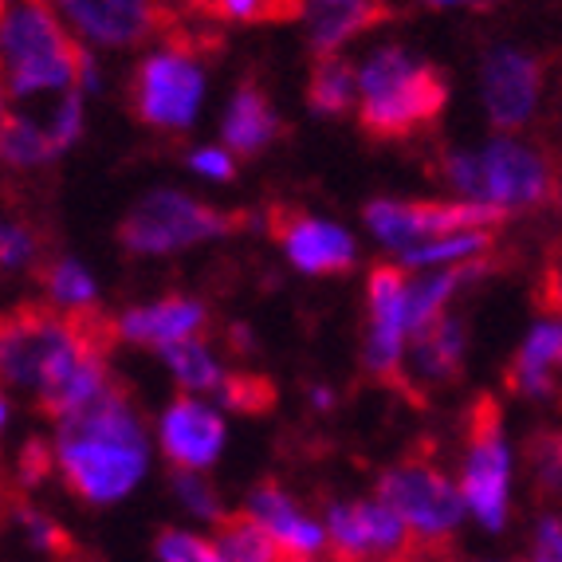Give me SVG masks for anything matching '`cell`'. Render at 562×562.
<instances>
[{
    "mask_svg": "<svg viewBox=\"0 0 562 562\" xmlns=\"http://www.w3.org/2000/svg\"><path fill=\"white\" fill-rule=\"evenodd\" d=\"M280 252L291 272L327 280V276H347L358 263V240L347 225H338L330 216L295 213L272 225Z\"/></svg>",
    "mask_w": 562,
    "mask_h": 562,
    "instance_id": "obj_16",
    "label": "cell"
},
{
    "mask_svg": "<svg viewBox=\"0 0 562 562\" xmlns=\"http://www.w3.org/2000/svg\"><path fill=\"white\" fill-rule=\"evenodd\" d=\"M280 562H315V559H291V554H288V559H280Z\"/></svg>",
    "mask_w": 562,
    "mask_h": 562,
    "instance_id": "obj_48",
    "label": "cell"
},
{
    "mask_svg": "<svg viewBox=\"0 0 562 562\" xmlns=\"http://www.w3.org/2000/svg\"><path fill=\"white\" fill-rule=\"evenodd\" d=\"M460 492L469 504V519L487 535L507 531L512 499H516V449L507 441L504 422L484 409L469 432V449L460 457Z\"/></svg>",
    "mask_w": 562,
    "mask_h": 562,
    "instance_id": "obj_8",
    "label": "cell"
},
{
    "mask_svg": "<svg viewBox=\"0 0 562 562\" xmlns=\"http://www.w3.org/2000/svg\"><path fill=\"white\" fill-rule=\"evenodd\" d=\"M307 106L319 119H338L358 106V64L347 56H323L307 79Z\"/></svg>",
    "mask_w": 562,
    "mask_h": 562,
    "instance_id": "obj_27",
    "label": "cell"
},
{
    "mask_svg": "<svg viewBox=\"0 0 562 562\" xmlns=\"http://www.w3.org/2000/svg\"><path fill=\"white\" fill-rule=\"evenodd\" d=\"M67 32L94 52H131L161 29V0H47Z\"/></svg>",
    "mask_w": 562,
    "mask_h": 562,
    "instance_id": "obj_15",
    "label": "cell"
},
{
    "mask_svg": "<svg viewBox=\"0 0 562 562\" xmlns=\"http://www.w3.org/2000/svg\"><path fill=\"white\" fill-rule=\"evenodd\" d=\"M437 173L452 198L480 201L504 216L543 205L554 189L547 154L516 134H492L480 146H452L441 154Z\"/></svg>",
    "mask_w": 562,
    "mask_h": 562,
    "instance_id": "obj_4",
    "label": "cell"
},
{
    "mask_svg": "<svg viewBox=\"0 0 562 562\" xmlns=\"http://www.w3.org/2000/svg\"><path fill=\"white\" fill-rule=\"evenodd\" d=\"M300 16L315 56H342L378 20V0H300Z\"/></svg>",
    "mask_w": 562,
    "mask_h": 562,
    "instance_id": "obj_22",
    "label": "cell"
},
{
    "mask_svg": "<svg viewBox=\"0 0 562 562\" xmlns=\"http://www.w3.org/2000/svg\"><path fill=\"white\" fill-rule=\"evenodd\" d=\"M402 562H405V559H402Z\"/></svg>",
    "mask_w": 562,
    "mask_h": 562,
    "instance_id": "obj_49",
    "label": "cell"
},
{
    "mask_svg": "<svg viewBox=\"0 0 562 562\" xmlns=\"http://www.w3.org/2000/svg\"><path fill=\"white\" fill-rule=\"evenodd\" d=\"M547 303H551V315H562V256L547 272Z\"/></svg>",
    "mask_w": 562,
    "mask_h": 562,
    "instance_id": "obj_43",
    "label": "cell"
},
{
    "mask_svg": "<svg viewBox=\"0 0 562 562\" xmlns=\"http://www.w3.org/2000/svg\"><path fill=\"white\" fill-rule=\"evenodd\" d=\"M36 252H40V240L24 221H4L0 225V268L4 276H16V272H29L32 263H36Z\"/></svg>",
    "mask_w": 562,
    "mask_h": 562,
    "instance_id": "obj_34",
    "label": "cell"
},
{
    "mask_svg": "<svg viewBox=\"0 0 562 562\" xmlns=\"http://www.w3.org/2000/svg\"><path fill=\"white\" fill-rule=\"evenodd\" d=\"M535 562H562V516H539L531 531Z\"/></svg>",
    "mask_w": 562,
    "mask_h": 562,
    "instance_id": "obj_40",
    "label": "cell"
},
{
    "mask_svg": "<svg viewBox=\"0 0 562 562\" xmlns=\"http://www.w3.org/2000/svg\"><path fill=\"white\" fill-rule=\"evenodd\" d=\"M0 374L36 397L52 422L87 409L111 390V366L87 330L52 307H20L0 330Z\"/></svg>",
    "mask_w": 562,
    "mask_h": 562,
    "instance_id": "obj_1",
    "label": "cell"
},
{
    "mask_svg": "<svg viewBox=\"0 0 562 562\" xmlns=\"http://www.w3.org/2000/svg\"><path fill=\"white\" fill-rule=\"evenodd\" d=\"M205 9L228 24H252V20L295 16L300 0H205Z\"/></svg>",
    "mask_w": 562,
    "mask_h": 562,
    "instance_id": "obj_33",
    "label": "cell"
},
{
    "mask_svg": "<svg viewBox=\"0 0 562 562\" xmlns=\"http://www.w3.org/2000/svg\"><path fill=\"white\" fill-rule=\"evenodd\" d=\"M303 397H307V409H315V413H330L338 405V390L327 382H311Z\"/></svg>",
    "mask_w": 562,
    "mask_h": 562,
    "instance_id": "obj_41",
    "label": "cell"
},
{
    "mask_svg": "<svg viewBox=\"0 0 562 562\" xmlns=\"http://www.w3.org/2000/svg\"><path fill=\"white\" fill-rule=\"evenodd\" d=\"M205 327L209 307L198 295H158V300L119 311V319H114V335L126 347L154 350V355L178 347V342H189V338H201Z\"/></svg>",
    "mask_w": 562,
    "mask_h": 562,
    "instance_id": "obj_17",
    "label": "cell"
},
{
    "mask_svg": "<svg viewBox=\"0 0 562 562\" xmlns=\"http://www.w3.org/2000/svg\"><path fill=\"white\" fill-rule=\"evenodd\" d=\"M464 358H469V323L460 319L457 311H449V315H441L437 323L413 335L405 374L425 390H441V385L460 378Z\"/></svg>",
    "mask_w": 562,
    "mask_h": 562,
    "instance_id": "obj_20",
    "label": "cell"
},
{
    "mask_svg": "<svg viewBox=\"0 0 562 562\" xmlns=\"http://www.w3.org/2000/svg\"><path fill=\"white\" fill-rule=\"evenodd\" d=\"M186 166L193 178L209 181V186H228L236 178V154L228 150L225 142H205V146H193L186 154Z\"/></svg>",
    "mask_w": 562,
    "mask_h": 562,
    "instance_id": "obj_36",
    "label": "cell"
},
{
    "mask_svg": "<svg viewBox=\"0 0 562 562\" xmlns=\"http://www.w3.org/2000/svg\"><path fill=\"white\" fill-rule=\"evenodd\" d=\"M12 417H16V405H12V397L4 394V402H0V425H4V432L12 429Z\"/></svg>",
    "mask_w": 562,
    "mask_h": 562,
    "instance_id": "obj_44",
    "label": "cell"
},
{
    "mask_svg": "<svg viewBox=\"0 0 562 562\" xmlns=\"http://www.w3.org/2000/svg\"><path fill=\"white\" fill-rule=\"evenodd\" d=\"M44 300L52 311H64L67 319H79L99 307V276L76 256H56L44 268Z\"/></svg>",
    "mask_w": 562,
    "mask_h": 562,
    "instance_id": "obj_25",
    "label": "cell"
},
{
    "mask_svg": "<svg viewBox=\"0 0 562 562\" xmlns=\"http://www.w3.org/2000/svg\"><path fill=\"white\" fill-rule=\"evenodd\" d=\"M76 91H83L87 99L106 91V64H103V52H94V47L79 44V59H76Z\"/></svg>",
    "mask_w": 562,
    "mask_h": 562,
    "instance_id": "obj_39",
    "label": "cell"
},
{
    "mask_svg": "<svg viewBox=\"0 0 562 562\" xmlns=\"http://www.w3.org/2000/svg\"><path fill=\"white\" fill-rule=\"evenodd\" d=\"M413 342L409 311V272L402 263H378L366 280V330L362 366L378 378L405 374V358Z\"/></svg>",
    "mask_w": 562,
    "mask_h": 562,
    "instance_id": "obj_11",
    "label": "cell"
},
{
    "mask_svg": "<svg viewBox=\"0 0 562 562\" xmlns=\"http://www.w3.org/2000/svg\"><path fill=\"white\" fill-rule=\"evenodd\" d=\"M44 126H47V134H52V142L59 146V154L76 150L87 134V94L76 91V87L56 94L44 111Z\"/></svg>",
    "mask_w": 562,
    "mask_h": 562,
    "instance_id": "obj_30",
    "label": "cell"
},
{
    "mask_svg": "<svg viewBox=\"0 0 562 562\" xmlns=\"http://www.w3.org/2000/svg\"><path fill=\"white\" fill-rule=\"evenodd\" d=\"M52 449L71 496L91 507H114L142 487L158 441L131 394L111 385L99 402L56 422Z\"/></svg>",
    "mask_w": 562,
    "mask_h": 562,
    "instance_id": "obj_2",
    "label": "cell"
},
{
    "mask_svg": "<svg viewBox=\"0 0 562 562\" xmlns=\"http://www.w3.org/2000/svg\"><path fill=\"white\" fill-rule=\"evenodd\" d=\"M362 221L385 252L394 260L425 240L449 233H472V228H492L504 221V213L480 201H402V198H374L362 209Z\"/></svg>",
    "mask_w": 562,
    "mask_h": 562,
    "instance_id": "obj_9",
    "label": "cell"
},
{
    "mask_svg": "<svg viewBox=\"0 0 562 562\" xmlns=\"http://www.w3.org/2000/svg\"><path fill=\"white\" fill-rule=\"evenodd\" d=\"M233 228L236 221L228 213L205 205L186 189L161 186L134 201L131 213L122 216L119 244L131 256H142V260H166V256L189 252L201 244L225 240Z\"/></svg>",
    "mask_w": 562,
    "mask_h": 562,
    "instance_id": "obj_6",
    "label": "cell"
},
{
    "mask_svg": "<svg viewBox=\"0 0 562 562\" xmlns=\"http://www.w3.org/2000/svg\"><path fill=\"white\" fill-rule=\"evenodd\" d=\"M378 496L405 519L413 543H445L469 519L460 480H452L437 464H397L382 472Z\"/></svg>",
    "mask_w": 562,
    "mask_h": 562,
    "instance_id": "obj_10",
    "label": "cell"
},
{
    "mask_svg": "<svg viewBox=\"0 0 562 562\" xmlns=\"http://www.w3.org/2000/svg\"><path fill=\"white\" fill-rule=\"evenodd\" d=\"M4 99L36 103L76 87L79 40L67 32L47 0H4L0 16Z\"/></svg>",
    "mask_w": 562,
    "mask_h": 562,
    "instance_id": "obj_5",
    "label": "cell"
},
{
    "mask_svg": "<svg viewBox=\"0 0 562 562\" xmlns=\"http://www.w3.org/2000/svg\"><path fill=\"white\" fill-rule=\"evenodd\" d=\"M268 402H272V385L256 374H236V370L228 374L225 390L216 394V405L225 413H260L268 409Z\"/></svg>",
    "mask_w": 562,
    "mask_h": 562,
    "instance_id": "obj_35",
    "label": "cell"
},
{
    "mask_svg": "<svg viewBox=\"0 0 562 562\" xmlns=\"http://www.w3.org/2000/svg\"><path fill=\"white\" fill-rule=\"evenodd\" d=\"M47 476H59V469H56V449H52V441H44V437H29V441L20 445L16 480L24 487H40Z\"/></svg>",
    "mask_w": 562,
    "mask_h": 562,
    "instance_id": "obj_38",
    "label": "cell"
},
{
    "mask_svg": "<svg viewBox=\"0 0 562 562\" xmlns=\"http://www.w3.org/2000/svg\"><path fill=\"white\" fill-rule=\"evenodd\" d=\"M323 524H327L330 535V551L342 562H397L413 543V531L405 527V519L382 496L335 499L323 512Z\"/></svg>",
    "mask_w": 562,
    "mask_h": 562,
    "instance_id": "obj_14",
    "label": "cell"
},
{
    "mask_svg": "<svg viewBox=\"0 0 562 562\" xmlns=\"http://www.w3.org/2000/svg\"><path fill=\"white\" fill-rule=\"evenodd\" d=\"M161 366H166V374L173 378V385H178L181 394H198V397H213L225 390L228 382V370L225 358L216 355L213 347H209L205 338H189V342H178V347L161 350Z\"/></svg>",
    "mask_w": 562,
    "mask_h": 562,
    "instance_id": "obj_23",
    "label": "cell"
},
{
    "mask_svg": "<svg viewBox=\"0 0 562 562\" xmlns=\"http://www.w3.org/2000/svg\"><path fill=\"white\" fill-rule=\"evenodd\" d=\"M12 519H16L20 539H24V543H29L36 554H47V559L64 554L67 535H64V527L56 524V516H47L44 507H36V504H16V507H12Z\"/></svg>",
    "mask_w": 562,
    "mask_h": 562,
    "instance_id": "obj_32",
    "label": "cell"
},
{
    "mask_svg": "<svg viewBox=\"0 0 562 562\" xmlns=\"http://www.w3.org/2000/svg\"><path fill=\"white\" fill-rule=\"evenodd\" d=\"M154 559L158 562H228V554L221 551L216 535L193 531V527H166L154 539Z\"/></svg>",
    "mask_w": 562,
    "mask_h": 562,
    "instance_id": "obj_31",
    "label": "cell"
},
{
    "mask_svg": "<svg viewBox=\"0 0 562 562\" xmlns=\"http://www.w3.org/2000/svg\"><path fill=\"white\" fill-rule=\"evenodd\" d=\"M507 385L527 402L562 397V315H543L524 330L516 358L507 366Z\"/></svg>",
    "mask_w": 562,
    "mask_h": 562,
    "instance_id": "obj_19",
    "label": "cell"
},
{
    "mask_svg": "<svg viewBox=\"0 0 562 562\" xmlns=\"http://www.w3.org/2000/svg\"><path fill=\"white\" fill-rule=\"evenodd\" d=\"M480 106L496 134H516L539 114L543 103V67L539 59L516 44L487 47L476 76Z\"/></svg>",
    "mask_w": 562,
    "mask_h": 562,
    "instance_id": "obj_12",
    "label": "cell"
},
{
    "mask_svg": "<svg viewBox=\"0 0 562 562\" xmlns=\"http://www.w3.org/2000/svg\"><path fill=\"white\" fill-rule=\"evenodd\" d=\"M244 516H252L291 559H319L323 551H330L327 524L303 512L300 499L283 492L280 484H256L244 496Z\"/></svg>",
    "mask_w": 562,
    "mask_h": 562,
    "instance_id": "obj_18",
    "label": "cell"
},
{
    "mask_svg": "<svg viewBox=\"0 0 562 562\" xmlns=\"http://www.w3.org/2000/svg\"><path fill=\"white\" fill-rule=\"evenodd\" d=\"M531 476L547 496H562V432H539L535 437Z\"/></svg>",
    "mask_w": 562,
    "mask_h": 562,
    "instance_id": "obj_37",
    "label": "cell"
},
{
    "mask_svg": "<svg viewBox=\"0 0 562 562\" xmlns=\"http://www.w3.org/2000/svg\"><path fill=\"white\" fill-rule=\"evenodd\" d=\"M280 138V114L256 83H236L221 111V142L236 158H256Z\"/></svg>",
    "mask_w": 562,
    "mask_h": 562,
    "instance_id": "obj_21",
    "label": "cell"
},
{
    "mask_svg": "<svg viewBox=\"0 0 562 562\" xmlns=\"http://www.w3.org/2000/svg\"><path fill=\"white\" fill-rule=\"evenodd\" d=\"M469 4H499V0H469Z\"/></svg>",
    "mask_w": 562,
    "mask_h": 562,
    "instance_id": "obj_47",
    "label": "cell"
},
{
    "mask_svg": "<svg viewBox=\"0 0 562 562\" xmlns=\"http://www.w3.org/2000/svg\"><path fill=\"white\" fill-rule=\"evenodd\" d=\"M487 562H535V559H487Z\"/></svg>",
    "mask_w": 562,
    "mask_h": 562,
    "instance_id": "obj_46",
    "label": "cell"
},
{
    "mask_svg": "<svg viewBox=\"0 0 562 562\" xmlns=\"http://www.w3.org/2000/svg\"><path fill=\"white\" fill-rule=\"evenodd\" d=\"M228 342H233L236 355H256V347H260V342H256V330L248 327V323H233V327H228Z\"/></svg>",
    "mask_w": 562,
    "mask_h": 562,
    "instance_id": "obj_42",
    "label": "cell"
},
{
    "mask_svg": "<svg viewBox=\"0 0 562 562\" xmlns=\"http://www.w3.org/2000/svg\"><path fill=\"white\" fill-rule=\"evenodd\" d=\"M209 76L189 47L158 44L142 52L138 67L131 79V99L138 111L142 126L161 134H186L193 131L205 114Z\"/></svg>",
    "mask_w": 562,
    "mask_h": 562,
    "instance_id": "obj_7",
    "label": "cell"
},
{
    "mask_svg": "<svg viewBox=\"0 0 562 562\" xmlns=\"http://www.w3.org/2000/svg\"><path fill=\"white\" fill-rule=\"evenodd\" d=\"M429 9H460V4H469V0H422Z\"/></svg>",
    "mask_w": 562,
    "mask_h": 562,
    "instance_id": "obj_45",
    "label": "cell"
},
{
    "mask_svg": "<svg viewBox=\"0 0 562 562\" xmlns=\"http://www.w3.org/2000/svg\"><path fill=\"white\" fill-rule=\"evenodd\" d=\"M216 543L221 551L228 554V562H280L288 559L283 547L276 543L272 535L263 531L252 516H236V519H225V524L216 527Z\"/></svg>",
    "mask_w": 562,
    "mask_h": 562,
    "instance_id": "obj_29",
    "label": "cell"
},
{
    "mask_svg": "<svg viewBox=\"0 0 562 562\" xmlns=\"http://www.w3.org/2000/svg\"><path fill=\"white\" fill-rule=\"evenodd\" d=\"M0 158L16 173H36L59 161V146L47 134L44 119L24 111H4L0 122Z\"/></svg>",
    "mask_w": 562,
    "mask_h": 562,
    "instance_id": "obj_24",
    "label": "cell"
},
{
    "mask_svg": "<svg viewBox=\"0 0 562 562\" xmlns=\"http://www.w3.org/2000/svg\"><path fill=\"white\" fill-rule=\"evenodd\" d=\"M449 83L409 44L382 40L358 59V122L378 138H405L441 119Z\"/></svg>",
    "mask_w": 562,
    "mask_h": 562,
    "instance_id": "obj_3",
    "label": "cell"
},
{
    "mask_svg": "<svg viewBox=\"0 0 562 562\" xmlns=\"http://www.w3.org/2000/svg\"><path fill=\"white\" fill-rule=\"evenodd\" d=\"M154 441L169 460V469L209 472L221 464L228 449V417L213 397L178 394L161 405L154 422Z\"/></svg>",
    "mask_w": 562,
    "mask_h": 562,
    "instance_id": "obj_13",
    "label": "cell"
},
{
    "mask_svg": "<svg viewBox=\"0 0 562 562\" xmlns=\"http://www.w3.org/2000/svg\"><path fill=\"white\" fill-rule=\"evenodd\" d=\"M492 248V233L487 228H472V233H449L437 240H425L409 252H402L394 263H402L405 272H441V268H460V263L487 260Z\"/></svg>",
    "mask_w": 562,
    "mask_h": 562,
    "instance_id": "obj_26",
    "label": "cell"
},
{
    "mask_svg": "<svg viewBox=\"0 0 562 562\" xmlns=\"http://www.w3.org/2000/svg\"><path fill=\"white\" fill-rule=\"evenodd\" d=\"M169 492L178 499V507L186 512L193 524L205 527H221L225 524V499H221V487L205 476V472H189V469H173L169 472Z\"/></svg>",
    "mask_w": 562,
    "mask_h": 562,
    "instance_id": "obj_28",
    "label": "cell"
}]
</instances>
